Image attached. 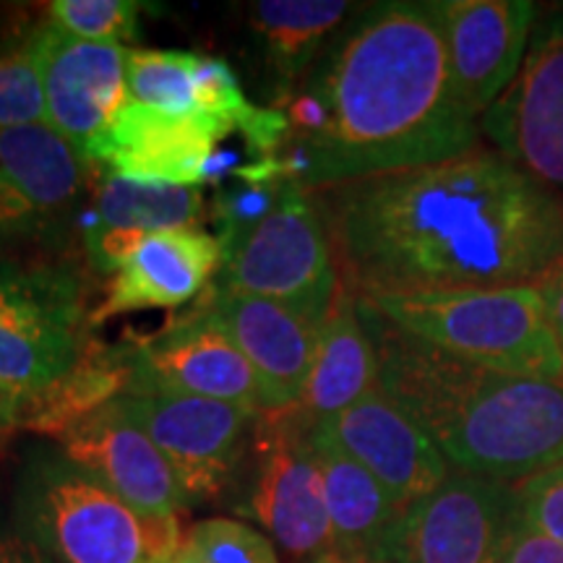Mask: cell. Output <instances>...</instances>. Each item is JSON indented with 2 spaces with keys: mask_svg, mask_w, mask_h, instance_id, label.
Masks as SVG:
<instances>
[{
  "mask_svg": "<svg viewBox=\"0 0 563 563\" xmlns=\"http://www.w3.org/2000/svg\"><path fill=\"white\" fill-rule=\"evenodd\" d=\"M203 306L251 363L264 394V410L300 405L311 378L319 332L306 316L277 300L217 287Z\"/></svg>",
  "mask_w": 563,
  "mask_h": 563,
  "instance_id": "18",
  "label": "cell"
},
{
  "mask_svg": "<svg viewBox=\"0 0 563 563\" xmlns=\"http://www.w3.org/2000/svg\"><path fill=\"white\" fill-rule=\"evenodd\" d=\"M230 133V125L199 112L180 115L131 100L89 141L84 157L123 180L201 188Z\"/></svg>",
  "mask_w": 563,
  "mask_h": 563,
  "instance_id": "13",
  "label": "cell"
},
{
  "mask_svg": "<svg viewBox=\"0 0 563 563\" xmlns=\"http://www.w3.org/2000/svg\"><path fill=\"white\" fill-rule=\"evenodd\" d=\"M517 496L525 522L563 543V462L517 483Z\"/></svg>",
  "mask_w": 563,
  "mask_h": 563,
  "instance_id": "31",
  "label": "cell"
},
{
  "mask_svg": "<svg viewBox=\"0 0 563 563\" xmlns=\"http://www.w3.org/2000/svg\"><path fill=\"white\" fill-rule=\"evenodd\" d=\"M68 462L115 493L141 517H178L188 498L170 462L115 402L76 420L58 439Z\"/></svg>",
  "mask_w": 563,
  "mask_h": 563,
  "instance_id": "15",
  "label": "cell"
},
{
  "mask_svg": "<svg viewBox=\"0 0 563 563\" xmlns=\"http://www.w3.org/2000/svg\"><path fill=\"white\" fill-rule=\"evenodd\" d=\"M45 81V121L84 152L89 141L108 125L129 95V47L76 40L40 26L32 34Z\"/></svg>",
  "mask_w": 563,
  "mask_h": 563,
  "instance_id": "17",
  "label": "cell"
},
{
  "mask_svg": "<svg viewBox=\"0 0 563 563\" xmlns=\"http://www.w3.org/2000/svg\"><path fill=\"white\" fill-rule=\"evenodd\" d=\"M290 180L292 178H232V186L217 194L211 217L220 230L217 241L222 243L224 258L241 249L245 238L272 214Z\"/></svg>",
  "mask_w": 563,
  "mask_h": 563,
  "instance_id": "27",
  "label": "cell"
},
{
  "mask_svg": "<svg viewBox=\"0 0 563 563\" xmlns=\"http://www.w3.org/2000/svg\"><path fill=\"white\" fill-rule=\"evenodd\" d=\"M498 563H563V543L538 532L519 517Z\"/></svg>",
  "mask_w": 563,
  "mask_h": 563,
  "instance_id": "33",
  "label": "cell"
},
{
  "mask_svg": "<svg viewBox=\"0 0 563 563\" xmlns=\"http://www.w3.org/2000/svg\"><path fill=\"white\" fill-rule=\"evenodd\" d=\"M287 170L308 191L477 150L433 0L368 5L292 97Z\"/></svg>",
  "mask_w": 563,
  "mask_h": 563,
  "instance_id": "2",
  "label": "cell"
},
{
  "mask_svg": "<svg viewBox=\"0 0 563 563\" xmlns=\"http://www.w3.org/2000/svg\"><path fill=\"white\" fill-rule=\"evenodd\" d=\"M313 428L368 470L399 509L426 498L452 475V464L431 435L382 386Z\"/></svg>",
  "mask_w": 563,
  "mask_h": 563,
  "instance_id": "14",
  "label": "cell"
},
{
  "mask_svg": "<svg viewBox=\"0 0 563 563\" xmlns=\"http://www.w3.org/2000/svg\"><path fill=\"white\" fill-rule=\"evenodd\" d=\"M350 11L344 0H262L253 5V30L264 42L266 63L282 89H292Z\"/></svg>",
  "mask_w": 563,
  "mask_h": 563,
  "instance_id": "24",
  "label": "cell"
},
{
  "mask_svg": "<svg viewBox=\"0 0 563 563\" xmlns=\"http://www.w3.org/2000/svg\"><path fill=\"white\" fill-rule=\"evenodd\" d=\"M481 133L534 180L563 188V11L534 26L517 79L481 118Z\"/></svg>",
  "mask_w": 563,
  "mask_h": 563,
  "instance_id": "12",
  "label": "cell"
},
{
  "mask_svg": "<svg viewBox=\"0 0 563 563\" xmlns=\"http://www.w3.org/2000/svg\"><path fill=\"white\" fill-rule=\"evenodd\" d=\"M19 538L58 563H173L178 517H141L60 449L37 446L16 496Z\"/></svg>",
  "mask_w": 563,
  "mask_h": 563,
  "instance_id": "4",
  "label": "cell"
},
{
  "mask_svg": "<svg viewBox=\"0 0 563 563\" xmlns=\"http://www.w3.org/2000/svg\"><path fill=\"white\" fill-rule=\"evenodd\" d=\"M118 405L170 462L188 504L228 490L262 415L183 394H125Z\"/></svg>",
  "mask_w": 563,
  "mask_h": 563,
  "instance_id": "10",
  "label": "cell"
},
{
  "mask_svg": "<svg viewBox=\"0 0 563 563\" xmlns=\"http://www.w3.org/2000/svg\"><path fill=\"white\" fill-rule=\"evenodd\" d=\"M311 435L327 488L334 538L332 559L340 563H378L386 538L405 509H399L384 485L334 441L316 428Z\"/></svg>",
  "mask_w": 563,
  "mask_h": 563,
  "instance_id": "20",
  "label": "cell"
},
{
  "mask_svg": "<svg viewBox=\"0 0 563 563\" xmlns=\"http://www.w3.org/2000/svg\"><path fill=\"white\" fill-rule=\"evenodd\" d=\"M89 323L70 266L0 262V384L21 394L47 389L89 347Z\"/></svg>",
  "mask_w": 563,
  "mask_h": 563,
  "instance_id": "7",
  "label": "cell"
},
{
  "mask_svg": "<svg viewBox=\"0 0 563 563\" xmlns=\"http://www.w3.org/2000/svg\"><path fill=\"white\" fill-rule=\"evenodd\" d=\"M222 287L277 300L323 327L340 290V269L313 191L287 183L272 214L224 258Z\"/></svg>",
  "mask_w": 563,
  "mask_h": 563,
  "instance_id": "6",
  "label": "cell"
},
{
  "mask_svg": "<svg viewBox=\"0 0 563 563\" xmlns=\"http://www.w3.org/2000/svg\"><path fill=\"white\" fill-rule=\"evenodd\" d=\"M361 300L405 334L460 361L563 382V350L534 285Z\"/></svg>",
  "mask_w": 563,
  "mask_h": 563,
  "instance_id": "5",
  "label": "cell"
},
{
  "mask_svg": "<svg viewBox=\"0 0 563 563\" xmlns=\"http://www.w3.org/2000/svg\"><path fill=\"white\" fill-rule=\"evenodd\" d=\"M89 159L51 123L0 131V175L58 232L87 186Z\"/></svg>",
  "mask_w": 563,
  "mask_h": 563,
  "instance_id": "22",
  "label": "cell"
},
{
  "mask_svg": "<svg viewBox=\"0 0 563 563\" xmlns=\"http://www.w3.org/2000/svg\"><path fill=\"white\" fill-rule=\"evenodd\" d=\"M316 563H340V561H334V559H323V561H316Z\"/></svg>",
  "mask_w": 563,
  "mask_h": 563,
  "instance_id": "38",
  "label": "cell"
},
{
  "mask_svg": "<svg viewBox=\"0 0 563 563\" xmlns=\"http://www.w3.org/2000/svg\"><path fill=\"white\" fill-rule=\"evenodd\" d=\"M131 391V357L125 344L97 347L89 342L79 363L47 389L24 394L19 428L58 439L76 420Z\"/></svg>",
  "mask_w": 563,
  "mask_h": 563,
  "instance_id": "23",
  "label": "cell"
},
{
  "mask_svg": "<svg viewBox=\"0 0 563 563\" xmlns=\"http://www.w3.org/2000/svg\"><path fill=\"white\" fill-rule=\"evenodd\" d=\"M534 287H538L540 298H543L548 321H551L555 340H559L563 350V258H559L543 277L534 282Z\"/></svg>",
  "mask_w": 563,
  "mask_h": 563,
  "instance_id": "34",
  "label": "cell"
},
{
  "mask_svg": "<svg viewBox=\"0 0 563 563\" xmlns=\"http://www.w3.org/2000/svg\"><path fill=\"white\" fill-rule=\"evenodd\" d=\"M173 563H203L201 559H199V553L194 551L191 545L186 543V540H183V545H180V551L175 553V559H173Z\"/></svg>",
  "mask_w": 563,
  "mask_h": 563,
  "instance_id": "37",
  "label": "cell"
},
{
  "mask_svg": "<svg viewBox=\"0 0 563 563\" xmlns=\"http://www.w3.org/2000/svg\"><path fill=\"white\" fill-rule=\"evenodd\" d=\"M373 389H378L376 347L357 298L340 285L319 332L313 371L298 407L308 420L321 422L361 402Z\"/></svg>",
  "mask_w": 563,
  "mask_h": 563,
  "instance_id": "21",
  "label": "cell"
},
{
  "mask_svg": "<svg viewBox=\"0 0 563 563\" xmlns=\"http://www.w3.org/2000/svg\"><path fill=\"white\" fill-rule=\"evenodd\" d=\"M203 214L201 188L152 186V183L123 180L115 175L102 178L95 194V211L87 228L125 232L196 230Z\"/></svg>",
  "mask_w": 563,
  "mask_h": 563,
  "instance_id": "25",
  "label": "cell"
},
{
  "mask_svg": "<svg viewBox=\"0 0 563 563\" xmlns=\"http://www.w3.org/2000/svg\"><path fill=\"white\" fill-rule=\"evenodd\" d=\"M131 357L129 394H183L217 399L264 412V394L251 363L211 319L196 306L150 340L125 342Z\"/></svg>",
  "mask_w": 563,
  "mask_h": 563,
  "instance_id": "11",
  "label": "cell"
},
{
  "mask_svg": "<svg viewBox=\"0 0 563 563\" xmlns=\"http://www.w3.org/2000/svg\"><path fill=\"white\" fill-rule=\"evenodd\" d=\"M55 235V230L40 217V211L21 196L13 183L0 175V245L34 238Z\"/></svg>",
  "mask_w": 563,
  "mask_h": 563,
  "instance_id": "32",
  "label": "cell"
},
{
  "mask_svg": "<svg viewBox=\"0 0 563 563\" xmlns=\"http://www.w3.org/2000/svg\"><path fill=\"white\" fill-rule=\"evenodd\" d=\"M0 563H58L51 555L42 553L37 545L26 543L24 538L11 540V543L0 545Z\"/></svg>",
  "mask_w": 563,
  "mask_h": 563,
  "instance_id": "35",
  "label": "cell"
},
{
  "mask_svg": "<svg viewBox=\"0 0 563 563\" xmlns=\"http://www.w3.org/2000/svg\"><path fill=\"white\" fill-rule=\"evenodd\" d=\"M21 397H24V394L11 389V386L0 384V435L16 431L19 428Z\"/></svg>",
  "mask_w": 563,
  "mask_h": 563,
  "instance_id": "36",
  "label": "cell"
},
{
  "mask_svg": "<svg viewBox=\"0 0 563 563\" xmlns=\"http://www.w3.org/2000/svg\"><path fill=\"white\" fill-rule=\"evenodd\" d=\"M141 3L136 0H55L47 3V16L55 30L76 40L123 45L136 37Z\"/></svg>",
  "mask_w": 563,
  "mask_h": 563,
  "instance_id": "29",
  "label": "cell"
},
{
  "mask_svg": "<svg viewBox=\"0 0 563 563\" xmlns=\"http://www.w3.org/2000/svg\"><path fill=\"white\" fill-rule=\"evenodd\" d=\"M45 110V81L34 37L11 53H0V131L42 123Z\"/></svg>",
  "mask_w": 563,
  "mask_h": 563,
  "instance_id": "28",
  "label": "cell"
},
{
  "mask_svg": "<svg viewBox=\"0 0 563 563\" xmlns=\"http://www.w3.org/2000/svg\"><path fill=\"white\" fill-rule=\"evenodd\" d=\"M201 55L180 51H131L129 95L165 112H199ZM201 115V112H199Z\"/></svg>",
  "mask_w": 563,
  "mask_h": 563,
  "instance_id": "26",
  "label": "cell"
},
{
  "mask_svg": "<svg viewBox=\"0 0 563 563\" xmlns=\"http://www.w3.org/2000/svg\"><path fill=\"white\" fill-rule=\"evenodd\" d=\"M378 386L431 435L456 473L522 483L563 462V382L481 368L405 334L357 298Z\"/></svg>",
  "mask_w": 563,
  "mask_h": 563,
  "instance_id": "3",
  "label": "cell"
},
{
  "mask_svg": "<svg viewBox=\"0 0 563 563\" xmlns=\"http://www.w3.org/2000/svg\"><path fill=\"white\" fill-rule=\"evenodd\" d=\"M222 266L224 251L217 235L199 228L150 232L112 274L108 295L89 321L104 323L123 313L186 306L207 290Z\"/></svg>",
  "mask_w": 563,
  "mask_h": 563,
  "instance_id": "19",
  "label": "cell"
},
{
  "mask_svg": "<svg viewBox=\"0 0 563 563\" xmlns=\"http://www.w3.org/2000/svg\"><path fill=\"white\" fill-rule=\"evenodd\" d=\"M519 517L517 485L452 470L399 514L378 563H498Z\"/></svg>",
  "mask_w": 563,
  "mask_h": 563,
  "instance_id": "9",
  "label": "cell"
},
{
  "mask_svg": "<svg viewBox=\"0 0 563 563\" xmlns=\"http://www.w3.org/2000/svg\"><path fill=\"white\" fill-rule=\"evenodd\" d=\"M313 196L355 298L534 285L563 258V199L496 150Z\"/></svg>",
  "mask_w": 563,
  "mask_h": 563,
  "instance_id": "1",
  "label": "cell"
},
{
  "mask_svg": "<svg viewBox=\"0 0 563 563\" xmlns=\"http://www.w3.org/2000/svg\"><path fill=\"white\" fill-rule=\"evenodd\" d=\"M311 431L313 422L298 405L258 415L249 511L282 551L316 563L332 559L334 538Z\"/></svg>",
  "mask_w": 563,
  "mask_h": 563,
  "instance_id": "8",
  "label": "cell"
},
{
  "mask_svg": "<svg viewBox=\"0 0 563 563\" xmlns=\"http://www.w3.org/2000/svg\"><path fill=\"white\" fill-rule=\"evenodd\" d=\"M186 543L203 563H279L272 538L235 519H203Z\"/></svg>",
  "mask_w": 563,
  "mask_h": 563,
  "instance_id": "30",
  "label": "cell"
},
{
  "mask_svg": "<svg viewBox=\"0 0 563 563\" xmlns=\"http://www.w3.org/2000/svg\"><path fill=\"white\" fill-rule=\"evenodd\" d=\"M433 9L456 89L481 121L522 68L538 5L532 0H433Z\"/></svg>",
  "mask_w": 563,
  "mask_h": 563,
  "instance_id": "16",
  "label": "cell"
}]
</instances>
